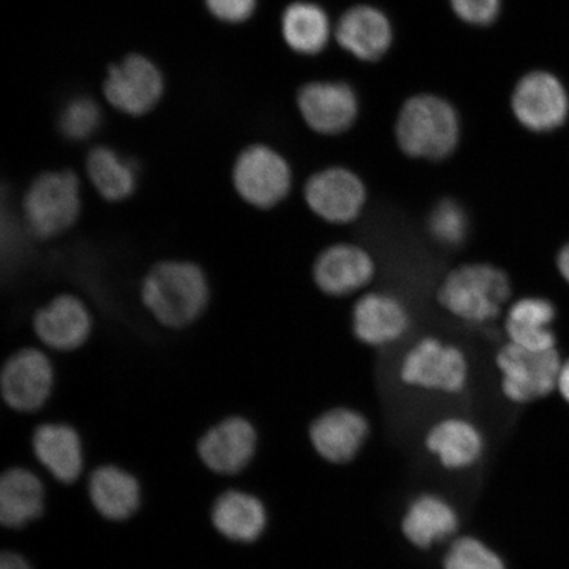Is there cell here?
<instances>
[{
	"label": "cell",
	"instance_id": "cell-1",
	"mask_svg": "<svg viewBox=\"0 0 569 569\" xmlns=\"http://www.w3.org/2000/svg\"><path fill=\"white\" fill-rule=\"evenodd\" d=\"M139 306L163 331L191 329L208 315L213 284L201 262L161 259L142 273L138 284Z\"/></svg>",
	"mask_w": 569,
	"mask_h": 569
},
{
	"label": "cell",
	"instance_id": "cell-2",
	"mask_svg": "<svg viewBox=\"0 0 569 569\" xmlns=\"http://www.w3.org/2000/svg\"><path fill=\"white\" fill-rule=\"evenodd\" d=\"M19 208L28 237L53 243L73 232L84 216L81 178L70 169L42 172L28 184Z\"/></svg>",
	"mask_w": 569,
	"mask_h": 569
},
{
	"label": "cell",
	"instance_id": "cell-3",
	"mask_svg": "<svg viewBox=\"0 0 569 569\" xmlns=\"http://www.w3.org/2000/svg\"><path fill=\"white\" fill-rule=\"evenodd\" d=\"M510 296L509 276L488 262H468L452 269L437 291L440 308L469 325L493 322Z\"/></svg>",
	"mask_w": 569,
	"mask_h": 569
},
{
	"label": "cell",
	"instance_id": "cell-4",
	"mask_svg": "<svg viewBox=\"0 0 569 569\" xmlns=\"http://www.w3.org/2000/svg\"><path fill=\"white\" fill-rule=\"evenodd\" d=\"M396 139L411 159L440 161L455 152L460 140L457 111L443 98L419 94L402 106Z\"/></svg>",
	"mask_w": 569,
	"mask_h": 569
},
{
	"label": "cell",
	"instance_id": "cell-5",
	"mask_svg": "<svg viewBox=\"0 0 569 569\" xmlns=\"http://www.w3.org/2000/svg\"><path fill=\"white\" fill-rule=\"evenodd\" d=\"M30 322L38 345L60 356L82 351L97 331L94 308L87 298L70 290L60 291L36 306Z\"/></svg>",
	"mask_w": 569,
	"mask_h": 569
},
{
	"label": "cell",
	"instance_id": "cell-6",
	"mask_svg": "<svg viewBox=\"0 0 569 569\" xmlns=\"http://www.w3.org/2000/svg\"><path fill=\"white\" fill-rule=\"evenodd\" d=\"M471 366L460 347L436 337L416 341L403 353L398 377L405 387L458 396L468 387Z\"/></svg>",
	"mask_w": 569,
	"mask_h": 569
},
{
	"label": "cell",
	"instance_id": "cell-7",
	"mask_svg": "<svg viewBox=\"0 0 569 569\" xmlns=\"http://www.w3.org/2000/svg\"><path fill=\"white\" fill-rule=\"evenodd\" d=\"M231 183L247 208L272 211L293 189V172L283 156L264 144L247 147L233 162Z\"/></svg>",
	"mask_w": 569,
	"mask_h": 569
},
{
	"label": "cell",
	"instance_id": "cell-8",
	"mask_svg": "<svg viewBox=\"0 0 569 569\" xmlns=\"http://www.w3.org/2000/svg\"><path fill=\"white\" fill-rule=\"evenodd\" d=\"M59 369L52 353L40 346L13 348L0 371V393L7 407L19 412L44 408L53 396Z\"/></svg>",
	"mask_w": 569,
	"mask_h": 569
},
{
	"label": "cell",
	"instance_id": "cell-9",
	"mask_svg": "<svg viewBox=\"0 0 569 569\" xmlns=\"http://www.w3.org/2000/svg\"><path fill=\"white\" fill-rule=\"evenodd\" d=\"M496 367L502 395L510 402L542 400L558 388L561 362L557 350H526L508 341L496 355Z\"/></svg>",
	"mask_w": 569,
	"mask_h": 569
},
{
	"label": "cell",
	"instance_id": "cell-10",
	"mask_svg": "<svg viewBox=\"0 0 569 569\" xmlns=\"http://www.w3.org/2000/svg\"><path fill=\"white\" fill-rule=\"evenodd\" d=\"M303 199L309 210L323 222L346 226L355 223L365 212L368 189L351 169L331 167L309 177L303 187Z\"/></svg>",
	"mask_w": 569,
	"mask_h": 569
},
{
	"label": "cell",
	"instance_id": "cell-11",
	"mask_svg": "<svg viewBox=\"0 0 569 569\" xmlns=\"http://www.w3.org/2000/svg\"><path fill=\"white\" fill-rule=\"evenodd\" d=\"M376 261L371 252L355 243H336L320 251L311 276L323 295L350 297L365 290L375 280Z\"/></svg>",
	"mask_w": 569,
	"mask_h": 569
},
{
	"label": "cell",
	"instance_id": "cell-12",
	"mask_svg": "<svg viewBox=\"0 0 569 569\" xmlns=\"http://www.w3.org/2000/svg\"><path fill=\"white\" fill-rule=\"evenodd\" d=\"M411 327L408 306L387 291H369L355 302L351 312L353 337L360 343L383 348L407 337Z\"/></svg>",
	"mask_w": 569,
	"mask_h": 569
},
{
	"label": "cell",
	"instance_id": "cell-13",
	"mask_svg": "<svg viewBox=\"0 0 569 569\" xmlns=\"http://www.w3.org/2000/svg\"><path fill=\"white\" fill-rule=\"evenodd\" d=\"M511 109L518 122L533 132H549L565 123L568 116L567 92L557 77L533 71L518 82Z\"/></svg>",
	"mask_w": 569,
	"mask_h": 569
},
{
	"label": "cell",
	"instance_id": "cell-14",
	"mask_svg": "<svg viewBox=\"0 0 569 569\" xmlns=\"http://www.w3.org/2000/svg\"><path fill=\"white\" fill-rule=\"evenodd\" d=\"M371 425L361 411L333 408L319 415L309 427V439L316 452L331 465H348L366 446Z\"/></svg>",
	"mask_w": 569,
	"mask_h": 569
},
{
	"label": "cell",
	"instance_id": "cell-15",
	"mask_svg": "<svg viewBox=\"0 0 569 569\" xmlns=\"http://www.w3.org/2000/svg\"><path fill=\"white\" fill-rule=\"evenodd\" d=\"M162 77L146 57L133 54L113 66L104 82V94L116 109L142 116L159 102Z\"/></svg>",
	"mask_w": 569,
	"mask_h": 569
},
{
	"label": "cell",
	"instance_id": "cell-16",
	"mask_svg": "<svg viewBox=\"0 0 569 569\" xmlns=\"http://www.w3.org/2000/svg\"><path fill=\"white\" fill-rule=\"evenodd\" d=\"M258 446V431L247 418L222 419L199 439L198 453L212 472L234 475L252 460Z\"/></svg>",
	"mask_w": 569,
	"mask_h": 569
},
{
	"label": "cell",
	"instance_id": "cell-17",
	"mask_svg": "<svg viewBox=\"0 0 569 569\" xmlns=\"http://www.w3.org/2000/svg\"><path fill=\"white\" fill-rule=\"evenodd\" d=\"M298 107L311 130L322 134L350 130L359 112L358 97L343 82L306 84L298 94Z\"/></svg>",
	"mask_w": 569,
	"mask_h": 569
},
{
	"label": "cell",
	"instance_id": "cell-18",
	"mask_svg": "<svg viewBox=\"0 0 569 569\" xmlns=\"http://www.w3.org/2000/svg\"><path fill=\"white\" fill-rule=\"evenodd\" d=\"M423 445L446 471L461 472L478 466L487 442L478 425L469 419L446 417L427 430Z\"/></svg>",
	"mask_w": 569,
	"mask_h": 569
},
{
	"label": "cell",
	"instance_id": "cell-19",
	"mask_svg": "<svg viewBox=\"0 0 569 569\" xmlns=\"http://www.w3.org/2000/svg\"><path fill=\"white\" fill-rule=\"evenodd\" d=\"M459 526L457 508L436 493H422L412 498L401 519L402 536L412 547L422 551L452 538Z\"/></svg>",
	"mask_w": 569,
	"mask_h": 569
},
{
	"label": "cell",
	"instance_id": "cell-20",
	"mask_svg": "<svg viewBox=\"0 0 569 569\" xmlns=\"http://www.w3.org/2000/svg\"><path fill=\"white\" fill-rule=\"evenodd\" d=\"M336 34L339 44L362 61L381 59L393 40L386 13L366 4L348 10L340 18Z\"/></svg>",
	"mask_w": 569,
	"mask_h": 569
},
{
	"label": "cell",
	"instance_id": "cell-21",
	"mask_svg": "<svg viewBox=\"0 0 569 569\" xmlns=\"http://www.w3.org/2000/svg\"><path fill=\"white\" fill-rule=\"evenodd\" d=\"M87 176L99 199L110 206L130 202L139 190L138 162L122 158L109 147L91 149Z\"/></svg>",
	"mask_w": 569,
	"mask_h": 569
},
{
	"label": "cell",
	"instance_id": "cell-22",
	"mask_svg": "<svg viewBox=\"0 0 569 569\" xmlns=\"http://www.w3.org/2000/svg\"><path fill=\"white\" fill-rule=\"evenodd\" d=\"M555 318L557 310L549 300L542 297H525L508 309L503 323L505 333L509 343L526 350H555Z\"/></svg>",
	"mask_w": 569,
	"mask_h": 569
},
{
	"label": "cell",
	"instance_id": "cell-23",
	"mask_svg": "<svg viewBox=\"0 0 569 569\" xmlns=\"http://www.w3.org/2000/svg\"><path fill=\"white\" fill-rule=\"evenodd\" d=\"M32 446L39 459L54 478L70 483L80 478L83 466L80 433L67 423H42L33 432Z\"/></svg>",
	"mask_w": 569,
	"mask_h": 569
},
{
	"label": "cell",
	"instance_id": "cell-24",
	"mask_svg": "<svg viewBox=\"0 0 569 569\" xmlns=\"http://www.w3.org/2000/svg\"><path fill=\"white\" fill-rule=\"evenodd\" d=\"M211 519L216 529L233 542L252 543L264 532L268 515L258 497L229 490L213 503Z\"/></svg>",
	"mask_w": 569,
	"mask_h": 569
},
{
	"label": "cell",
	"instance_id": "cell-25",
	"mask_svg": "<svg viewBox=\"0 0 569 569\" xmlns=\"http://www.w3.org/2000/svg\"><path fill=\"white\" fill-rule=\"evenodd\" d=\"M44 509V488L38 476L12 468L0 479V522L19 529L39 518Z\"/></svg>",
	"mask_w": 569,
	"mask_h": 569
},
{
	"label": "cell",
	"instance_id": "cell-26",
	"mask_svg": "<svg viewBox=\"0 0 569 569\" xmlns=\"http://www.w3.org/2000/svg\"><path fill=\"white\" fill-rule=\"evenodd\" d=\"M89 495L99 515L111 521H124L140 505L138 480L113 466L99 467L91 473Z\"/></svg>",
	"mask_w": 569,
	"mask_h": 569
},
{
	"label": "cell",
	"instance_id": "cell-27",
	"mask_svg": "<svg viewBox=\"0 0 569 569\" xmlns=\"http://www.w3.org/2000/svg\"><path fill=\"white\" fill-rule=\"evenodd\" d=\"M282 33L284 41L295 52L317 54L329 44L330 20L319 6L297 2L283 12Z\"/></svg>",
	"mask_w": 569,
	"mask_h": 569
},
{
	"label": "cell",
	"instance_id": "cell-28",
	"mask_svg": "<svg viewBox=\"0 0 569 569\" xmlns=\"http://www.w3.org/2000/svg\"><path fill=\"white\" fill-rule=\"evenodd\" d=\"M443 569H508L500 553L481 539L465 536L452 539L442 560Z\"/></svg>",
	"mask_w": 569,
	"mask_h": 569
},
{
	"label": "cell",
	"instance_id": "cell-29",
	"mask_svg": "<svg viewBox=\"0 0 569 569\" xmlns=\"http://www.w3.org/2000/svg\"><path fill=\"white\" fill-rule=\"evenodd\" d=\"M469 220L465 208L453 199H442L433 206L427 227L437 243L448 248L465 243Z\"/></svg>",
	"mask_w": 569,
	"mask_h": 569
},
{
	"label": "cell",
	"instance_id": "cell-30",
	"mask_svg": "<svg viewBox=\"0 0 569 569\" xmlns=\"http://www.w3.org/2000/svg\"><path fill=\"white\" fill-rule=\"evenodd\" d=\"M101 118V110L96 102L89 98H77L63 109L60 130L70 140H87L98 130Z\"/></svg>",
	"mask_w": 569,
	"mask_h": 569
},
{
	"label": "cell",
	"instance_id": "cell-31",
	"mask_svg": "<svg viewBox=\"0 0 569 569\" xmlns=\"http://www.w3.org/2000/svg\"><path fill=\"white\" fill-rule=\"evenodd\" d=\"M452 10L468 24H492L501 10V0H450Z\"/></svg>",
	"mask_w": 569,
	"mask_h": 569
},
{
	"label": "cell",
	"instance_id": "cell-32",
	"mask_svg": "<svg viewBox=\"0 0 569 569\" xmlns=\"http://www.w3.org/2000/svg\"><path fill=\"white\" fill-rule=\"evenodd\" d=\"M206 4L218 19L239 23L252 16L256 0H206Z\"/></svg>",
	"mask_w": 569,
	"mask_h": 569
},
{
	"label": "cell",
	"instance_id": "cell-33",
	"mask_svg": "<svg viewBox=\"0 0 569 569\" xmlns=\"http://www.w3.org/2000/svg\"><path fill=\"white\" fill-rule=\"evenodd\" d=\"M0 569H31V566L19 553L4 552L0 558Z\"/></svg>",
	"mask_w": 569,
	"mask_h": 569
},
{
	"label": "cell",
	"instance_id": "cell-34",
	"mask_svg": "<svg viewBox=\"0 0 569 569\" xmlns=\"http://www.w3.org/2000/svg\"><path fill=\"white\" fill-rule=\"evenodd\" d=\"M558 389L561 397H563L565 400L569 403V360L565 362V365H561Z\"/></svg>",
	"mask_w": 569,
	"mask_h": 569
},
{
	"label": "cell",
	"instance_id": "cell-35",
	"mask_svg": "<svg viewBox=\"0 0 569 569\" xmlns=\"http://www.w3.org/2000/svg\"><path fill=\"white\" fill-rule=\"evenodd\" d=\"M558 269L563 279L569 283V243L560 249L558 254Z\"/></svg>",
	"mask_w": 569,
	"mask_h": 569
}]
</instances>
